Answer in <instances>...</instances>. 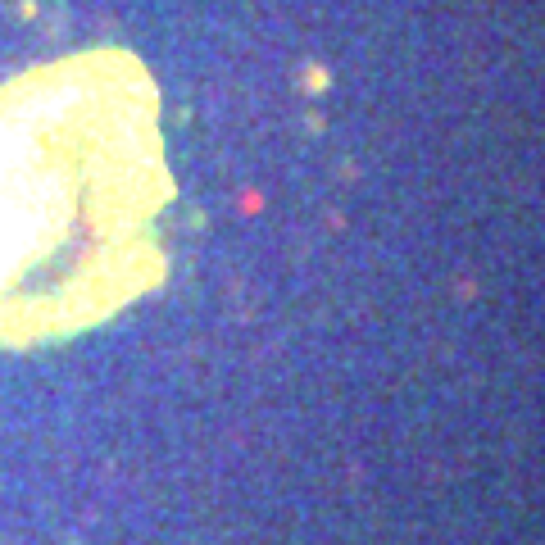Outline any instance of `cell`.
<instances>
[{
	"label": "cell",
	"instance_id": "obj_1",
	"mask_svg": "<svg viewBox=\"0 0 545 545\" xmlns=\"http://www.w3.org/2000/svg\"><path fill=\"white\" fill-rule=\"evenodd\" d=\"M159 96L128 51L0 82V345L101 327L164 277Z\"/></svg>",
	"mask_w": 545,
	"mask_h": 545
}]
</instances>
